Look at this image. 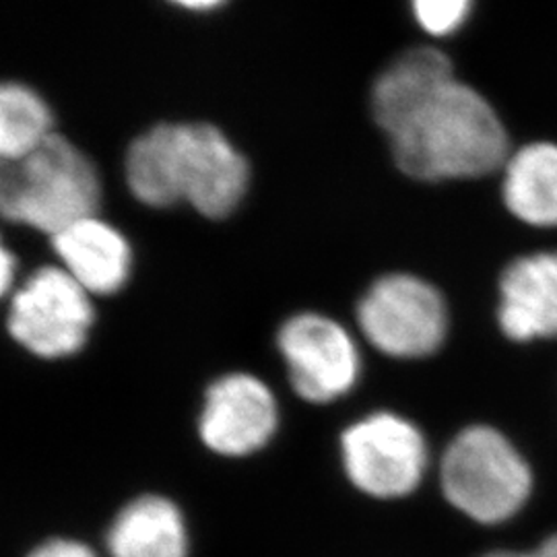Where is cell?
I'll return each instance as SVG.
<instances>
[{
  "instance_id": "1",
  "label": "cell",
  "mask_w": 557,
  "mask_h": 557,
  "mask_svg": "<svg viewBox=\"0 0 557 557\" xmlns=\"http://www.w3.org/2000/svg\"><path fill=\"white\" fill-rule=\"evenodd\" d=\"M388 140L407 178L436 186L499 176L515 151L494 103L458 77Z\"/></svg>"
},
{
  "instance_id": "2",
  "label": "cell",
  "mask_w": 557,
  "mask_h": 557,
  "mask_svg": "<svg viewBox=\"0 0 557 557\" xmlns=\"http://www.w3.org/2000/svg\"><path fill=\"white\" fill-rule=\"evenodd\" d=\"M533 483V467L522 448L490 423L460 428L440 458L444 498L481 524L515 517L531 498Z\"/></svg>"
},
{
  "instance_id": "3",
  "label": "cell",
  "mask_w": 557,
  "mask_h": 557,
  "mask_svg": "<svg viewBox=\"0 0 557 557\" xmlns=\"http://www.w3.org/2000/svg\"><path fill=\"white\" fill-rule=\"evenodd\" d=\"M98 205L100 178L94 163L57 133L27 158L2 165L0 209L9 221L54 238L62 230L96 218Z\"/></svg>"
},
{
  "instance_id": "4",
  "label": "cell",
  "mask_w": 557,
  "mask_h": 557,
  "mask_svg": "<svg viewBox=\"0 0 557 557\" xmlns=\"http://www.w3.org/2000/svg\"><path fill=\"white\" fill-rule=\"evenodd\" d=\"M358 320L368 341L397 359L436 358L453 329L444 292L413 273L380 277L359 301Z\"/></svg>"
},
{
  "instance_id": "5",
  "label": "cell",
  "mask_w": 557,
  "mask_h": 557,
  "mask_svg": "<svg viewBox=\"0 0 557 557\" xmlns=\"http://www.w3.org/2000/svg\"><path fill=\"white\" fill-rule=\"evenodd\" d=\"M341 458L345 475L363 496L398 499L411 496L421 485L430 450L411 419L382 411L343 432Z\"/></svg>"
},
{
  "instance_id": "6",
  "label": "cell",
  "mask_w": 557,
  "mask_h": 557,
  "mask_svg": "<svg viewBox=\"0 0 557 557\" xmlns=\"http://www.w3.org/2000/svg\"><path fill=\"white\" fill-rule=\"evenodd\" d=\"M94 308L89 294L59 267H44L11 299V337L40 358H64L85 345Z\"/></svg>"
},
{
  "instance_id": "7",
  "label": "cell",
  "mask_w": 557,
  "mask_h": 557,
  "mask_svg": "<svg viewBox=\"0 0 557 557\" xmlns=\"http://www.w3.org/2000/svg\"><path fill=\"white\" fill-rule=\"evenodd\" d=\"M278 349L299 397L331 403L358 382L359 356L347 331L320 314H298L278 333Z\"/></svg>"
},
{
  "instance_id": "8",
  "label": "cell",
  "mask_w": 557,
  "mask_h": 557,
  "mask_svg": "<svg viewBox=\"0 0 557 557\" xmlns=\"http://www.w3.org/2000/svg\"><path fill=\"white\" fill-rule=\"evenodd\" d=\"M277 403L255 376L232 374L205 395L199 432L202 444L221 457L259 453L277 432Z\"/></svg>"
},
{
  "instance_id": "9",
  "label": "cell",
  "mask_w": 557,
  "mask_h": 557,
  "mask_svg": "<svg viewBox=\"0 0 557 557\" xmlns=\"http://www.w3.org/2000/svg\"><path fill=\"white\" fill-rule=\"evenodd\" d=\"M180 193L211 220L227 218L248 186V163L213 124H180Z\"/></svg>"
},
{
  "instance_id": "10",
  "label": "cell",
  "mask_w": 557,
  "mask_h": 557,
  "mask_svg": "<svg viewBox=\"0 0 557 557\" xmlns=\"http://www.w3.org/2000/svg\"><path fill=\"white\" fill-rule=\"evenodd\" d=\"M498 324L515 343L557 341V248L506 264L498 281Z\"/></svg>"
},
{
  "instance_id": "11",
  "label": "cell",
  "mask_w": 557,
  "mask_h": 557,
  "mask_svg": "<svg viewBox=\"0 0 557 557\" xmlns=\"http://www.w3.org/2000/svg\"><path fill=\"white\" fill-rule=\"evenodd\" d=\"M457 77V64L446 48L436 44L407 48L374 85L372 112L380 128L386 137H393Z\"/></svg>"
},
{
  "instance_id": "12",
  "label": "cell",
  "mask_w": 557,
  "mask_h": 557,
  "mask_svg": "<svg viewBox=\"0 0 557 557\" xmlns=\"http://www.w3.org/2000/svg\"><path fill=\"white\" fill-rule=\"evenodd\" d=\"M110 557H188V524L178 504L145 494L122 506L106 531Z\"/></svg>"
},
{
  "instance_id": "13",
  "label": "cell",
  "mask_w": 557,
  "mask_h": 557,
  "mask_svg": "<svg viewBox=\"0 0 557 557\" xmlns=\"http://www.w3.org/2000/svg\"><path fill=\"white\" fill-rule=\"evenodd\" d=\"M64 271L87 294H116L131 273L128 242L98 218L79 221L52 238Z\"/></svg>"
},
{
  "instance_id": "14",
  "label": "cell",
  "mask_w": 557,
  "mask_h": 557,
  "mask_svg": "<svg viewBox=\"0 0 557 557\" xmlns=\"http://www.w3.org/2000/svg\"><path fill=\"white\" fill-rule=\"evenodd\" d=\"M508 213L537 232L557 230V145L537 140L517 147L499 174Z\"/></svg>"
},
{
  "instance_id": "15",
  "label": "cell",
  "mask_w": 557,
  "mask_h": 557,
  "mask_svg": "<svg viewBox=\"0 0 557 557\" xmlns=\"http://www.w3.org/2000/svg\"><path fill=\"white\" fill-rule=\"evenodd\" d=\"M180 124H158L143 133L126 153V182L149 207H170L180 193Z\"/></svg>"
},
{
  "instance_id": "16",
  "label": "cell",
  "mask_w": 557,
  "mask_h": 557,
  "mask_svg": "<svg viewBox=\"0 0 557 557\" xmlns=\"http://www.w3.org/2000/svg\"><path fill=\"white\" fill-rule=\"evenodd\" d=\"M52 135V114L40 96L21 83H7L0 91L2 160H23Z\"/></svg>"
},
{
  "instance_id": "17",
  "label": "cell",
  "mask_w": 557,
  "mask_h": 557,
  "mask_svg": "<svg viewBox=\"0 0 557 557\" xmlns=\"http://www.w3.org/2000/svg\"><path fill=\"white\" fill-rule=\"evenodd\" d=\"M475 0H416L413 20L423 34L434 40H453L469 25Z\"/></svg>"
},
{
  "instance_id": "18",
  "label": "cell",
  "mask_w": 557,
  "mask_h": 557,
  "mask_svg": "<svg viewBox=\"0 0 557 557\" xmlns=\"http://www.w3.org/2000/svg\"><path fill=\"white\" fill-rule=\"evenodd\" d=\"M27 557H100L96 549L77 539L52 537L36 545Z\"/></svg>"
},
{
  "instance_id": "19",
  "label": "cell",
  "mask_w": 557,
  "mask_h": 557,
  "mask_svg": "<svg viewBox=\"0 0 557 557\" xmlns=\"http://www.w3.org/2000/svg\"><path fill=\"white\" fill-rule=\"evenodd\" d=\"M13 255L9 252V248L2 250V277H0V285H2V292L7 294L9 287H11V281H13Z\"/></svg>"
},
{
  "instance_id": "20",
  "label": "cell",
  "mask_w": 557,
  "mask_h": 557,
  "mask_svg": "<svg viewBox=\"0 0 557 557\" xmlns=\"http://www.w3.org/2000/svg\"><path fill=\"white\" fill-rule=\"evenodd\" d=\"M535 556L537 557H557V535L554 537L547 539V541H543L541 545H539L537 552H535Z\"/></svg>"
},
{
  "instance_id": "21",
  "label": "cell",
  "mask_w": 557,
  "mask_h": 557,
  "mask_svg": "<svg viewBox=\"0 0 557 557\" xmlns=\"http://www.w3.org/2000/svg\"><path fill=\"white\" fill-rule=\"evenodd\" d=\"M481 557H537L535 552L533 554H524V552H492V554H485Z\"/></svg>"
},
{
  "instance_id": "22",
  "label": "cell",
  "mask_w": 557,
  "mask_h": 557,
  "mask_svg": "<svg viewBox=\"0 0 557 557\" xmlns=\"http://www.w3.org/2000/svg\"><path fill=\"white\" fill-rule=\"evenodd\" d=\"M186 9H195V11H207V9H213L218 7V2H184Z\"/></svg>"
}]
</instances>
